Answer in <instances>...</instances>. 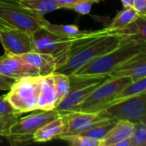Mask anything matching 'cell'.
I'll return each instance as SVG.
<instances>
[{
  "instance_id": "cell-10",
  "label": "cell",
  "mask_w": 146,
  "mask_h": 146,
  "mask_svg": "<svg viewBox=\"0 0 146 146\" xmlns=\"http://www.w3.org/2000/svg\"><path fill=\"white\" fill-rule=\"evenodd\" d=\"M0 43L8 55L21 56L34 50L32 35L5 24L0 27Z\"/></svg>"
},
{
  "instance_id": "cell-1",
  "label": "cell",
  "mask_w": 146,
  "mask_h": 146,
  "mask_svg": "<svg viewBox=\"0 0 146 146\" xmlns=\"http://www.w3.org/2000/svg\"><path fill=\"white\" fill-rule=\"evenodd\" d=\"M124 37L110 33L106 27L94 36L76 42L71 49L67 60L56 71L70 75L100 56L117 47Z\"/></svg>"
},
{
  "instance_id": "cell-32",
  "label": "cell",
  "mask_w": 146,
  "mask_h": 146,
  "mask_svg": "<svg viewBox=\"0 0 146 146\" xmlns=\"http://www.w3.org/2000/svg\"><path fill=\"white\" fill-rule=\"evenodd\" d=\"M57 3L60 7V9H70L72 8V6L79 2H82L85 0H56ZM98 3L102 1V0H96Z\"/></svg>"
},
{
  "instance_id": "cell-20",
  "label": "cell",
  "mask_w": 146,
  "mask_h": 146,
  "mask_svg": "<svg viewBox=\"0 0 146 146\" xmlns=\"http://www.w3.org/2000/svg\"><path fill=\"white\" fill-rule=\"evenodd\" d=\"M25 8L42 15L59 9L56 0H18Z\"/></svg>"
},
{
  "instance_id": "cell-18",
  "label": "cell",
  "mask_w": 146,
  "mask_h": 146,
  "mask_svg": "<svg viewBox=\"0 0 146 146\" xmlns=\"http://www.w3.org/2000/svg\"><path fill=\"white\" fill-rule=\"evenodd\" d=\"M139 42L146 43V16H138L122 29L112 33Z\"/></svg>"
},
{
  "instance_id": "cell-27",
  "label": "cell",
  "mask_w": 146,
  "mask_h": 146,
  "mask_svg": "<svg viewBox=\"0 0 146 146\" xmlns=\"http://www.w3.org/2000/svg\"><path fill=\"white\" fill-rule=\"evenodd\" d=\"M21 114L9 115L6 116H0V136H6L11 125L19 118Z\"/></svg>"
},
{
  "instance_id": "cell-35",
  "label": "cell",
  "mask_w": 146,
  "mask_h": 146,
  "mask_svg": "<svg viewBox=\"0 0 146 146\" xmlns=\"http://www.w3.org/2000/svg\"><path fill=\"white\" fill-rule=\"evenodd\" d=\"M3 22H2V21H0V27H1V26H2V25H3Z\"/></svg>"
},
{
  "instance_id": "cell-6",
  "label": "cell",
  "mask_w": 146,
  "mask_h": 146,
  "mask_svg": "<svg viewBox=\"0 0 146 146\" xmlns=\"http://www.w3.org/2000/svg\"><path fill=\"white\" fill-rule=\"evenodd\" d=\"M68 77L69 91L54 109L60 115L76 111L88 96L109 78L108 75L79 76L73 74Z\"/></svg>"
},
{
  "instance_id": "cell-29",
  "label": "cell",
  "mask_w": 146,
  "mask_h": 146,
  "mask_svg": "<svg viewBox=\"0 0 146 146\" xmlns=\"http://www.w3.org/2000/svg\"><path fill=\"white\" fill-rule=\"evenodd\" d=\"M19 114L6 99L5 96H0V116H6L9 115Z\"/></svg>"
},
{
  "instance_id": "cell-4",
  "label": "cell",
  "mask_w": 146,
  "mask_h": 146,
  "mask_svg": "<svg viewBox=\"0 0 146 146\" xmlns=\"http://www.w3.org/2000/svg\"><path fill=\"white\" fill-rule=\"evenodd\" d=\"M0 21L30 35L44 27L48 21L44 15L25 8L18 0H0Z\"/></svg>"
},
{
  "instance_id": "cell-7",
  "label": "cell",
  "mask_w": 146,
  "mask_h": 146,
  "mask_svg": "<svg viewBox=\"0 0 146 146\" xmlns=\"http://www.w3.org/2000/svg\"><path fill=\"white\" fill-rule=\"evenodd\" d=\"M60 115L54 110H40L26 117L18 118L5 136L11 145H25L34 142L33 135L42 126L56 119Z\"/></svg>"
},
{
  "instance_id": "cell-11",
  "label": "cell",
  "mask_w": 146,
  "mask_h": 146,
  "mask_svg": "<svg viewBox=\"0 0 146 146\" xmlns=\"http://www.w3.org/2000/svg\"><path fill=\"white\" fill-rule=\"evenodd\" d=\"M66 128L61 136L82 134L101 121L107 119L101 112L92 113L83 111H74L65 115ZM58 137V138H59Z\"/></svg>"
},
{
  "instance_id": "cell-12",
  "label": "cell",
  "mask_w": 146,
  "mask_h": 146,
  "mask_svg": "<svg viewBox=\"0 0 146 146\" xmlns=\"http://www.w3.org/2000/svg\"><path fill=\"white\" fill-rule=\"evenodd\" d=\"M0 74L18 80L27 76L38 75V70L22 60L20 56L4 54L0 57Z\"/></svg>"
},
{
  "instance_id": "cell-30",
  "label": "cell",
  "mask_w": 146,
  "mask_h": 146,
  "mask_svg": "<svg viewBox=\"0 0 146 146\" xmlns=\"http://www.w3.org/2000/svg\"><path fill=\"white\" fill-rule=\"evenodd\" d=\"M133 8L139 16H146V0H133Z\"/></svg>"
},
{
  "instance_id": "cell-3",
  "label": "cell",
  "mask_w": 146,
  "mask_h": 146,
  "mask_svg": "<svg viewBox=\"0 0 146 146\" xmlns=\"http://www.w3.org/2000/svg\"><path fill=\"white\" fill-rule=\"evenodd\" d=\"M97 32L98 30H95L85 36L72 38L53 33L45 27H42L36 31L32 35V38L34 50L50 55L55 59L57 67H59L67 60L73 45L77 41L88 38L95 34Z\"/></svg>"
},
{
  "instance_id": "cell-21",
  "label": "cell",
  "mask_w": 146,
  "mask_h": 146,
  "mask_svg": "<svg viewBox=\"0 0 146 146\" xmlns=\"http://www.w3.org/2000/svg\"><path fill=\"white\" fill-rule=\"evenodd\" d=\"M145 92H146V77H143L136 80H132L129 84H127L124 88L121 89V91L115 96L110 105L118 101L141 94Z\"/></svg>"
},
{
  "instance_id": "cell-34",
  "label": "cell",
  "mask_w": 146,
  "mask_h": 146,
  "mask_svg": "<svg viewBox=\"0 0 146 146\" xmlns=\"http://www.w3.org/2000/svg\"><path fill=\"white\" fill-rule=\"evenodd\" d=\"M123 7H133V0H121Z\"/></svg>"
},
{
  "instance_id": "cell-17",
  "label": "cell",
  "mask_w": 146,
  "mask_h": 146,
  "mask_svg": "<svg viewBox=\"0 0 146 146\" xmlns=\"http://www.w3.org/2000/svg\"><path fill=\"white\" fill-rule=\"evenodd\" d=\"M133 123L127 121H117L115 125L101 141L100 146H115L119 142L131 138L133 132Z\"/></svg>"
},
{
  "instance_id": "cell-13",
  "label": "cell",
  "mask_w": 146,
  "mask_h": 146,
  "mask_svg": "<svg viewBox=\"0 0 146 146\" xmlns=\"http://www.w3.org/2000/svg\"><path fill=\"white\" fill-rule=\"evenodd\" d=\"M108 76L110 78L129 77L132 80L146 77V50L125 61Z\"/></svg>"
},
{
  "instance_id": "cell-8",
  "label": "cell",
  "mask_w": 146,
  "mask_h": 146,
  "mask_svg": "<svg viewBox=\"0 0 146 146\" xmlns=\"http://www.w3.org/2000/svg\"><path fill=\"white\" fill-rule=\"evenodd\" d=\"M132 81L129 77H109L100 84L80 105L76 111L98 113L107 108L115 96Z\"/></svg>"
},
{
  "instance_id": "cell-19",
  "label": "cell",
  "mask_w": 146,
  "mask_h": 146,
  "mask_svg": "<svg viewBox=\"0 0 146 146\" xmlns=\"http://www.w3.org/2000/svg\"><path fill=\"white\" fill-rule=\"evenodd\" d=\"M138 16V13L133 7H123V9L116 14L115 18L106 28L110 33L117 32L133 21Z\"/></svg>"
},
{
  "instance_id": "cell-24",
  "label": "cell",
  "mask_w": 146,
  "mask_h": 146,
  "mask_svg": "<svg viewBox=\"0 0 146 146\" xmlns=\"http://www.w3.org/2000/svg\"><path fill=\"white\" fill-rule=\"evenodd\" d=\"M53 79V84L56 94L57 104L60 101L68 94L69 91V77L68 75L55 71L51 74Z\"/></svg>"
},
{
  "instance_id": "cell-2",
  "label": "cell",
  "mask_w": 146,
  "mask_h": 146,
  "mask_svg": "<svg viewBox=\"0 0 146 146\" xmlns=\"http://www.w3.org/2000/svg\"><path fill=\"white\" fill-rule=\"evenodd\" d=\"M144 50H146V43L124 37L123 41L117 47L86 64L72 74L79 76L108 75L125 61Z\"/></svg>"
},
{
  "instance_id": "cell-26",
  "label": "cell",
  "mask_w": 146,
  "mask_h": 146,
  "mask_svg": "<svg viewBox=\"0 0 146 146\" xmlns=\"http://www.w3.org/2000/svg\"><path fill=\"white\" fill-rule=\"evenodd\" d=\"M133 146H146V124L136 123L130 138Z\"/></svg>"
},
{
  "instance_id": "cell-16",
  "label": "cell",
  "mask_w": 146,
  "mask_h": 146,
  "mask_svg": "<svg viewBox=\"0 0 146 146\" xmlns=\"http://www.w3.org/2000/svg\"><path fill=\"white\" fill-rule=\"evenodd\" d=\"M57 105L52 75L42 76L38 110H52Z\"/></svg>"
},
{
  "instance_id": "cell-15",
  "label": "cell",
  "mask_w": 146,
  "mask_h": 146,
  "mask_svg": "<svg viewBox=\"0 0 146 146\" xmlns=\"http://www.w3.org/2000/svg\"><path fill=\"white\" fill-rule=\"evenodd\" d=\"M66 128L65 115H59L56 119L47 122L39 127L33 135L34 142H48L62 135Z\"/></svg>"
},
{
  "instance_id": "cell-22",
  "label": "cell",
  "mask_w": 146,
  "mask_h": 146,
  "mask_svg": "<svg viewBox=\"0 0 146 146\" xmlns=\"http://www.w3.org/2000/svg\"><path fill=\"white\" fill-rule=\"evenodd\" d=\"M116 122L117 121L115 119H104L95 126H93L92 127H91L90 129H88L87 131L84 132L82 134L101 142L106 137L109 132L112 129V127L115 125Z\"/></svg>"
},
{
  "instance_id": "cell-28",
  "label": "cell",
  "mask_w": 146,
  "mask_h": 146,
  "mask_svg": "<svg viewBox=\"0 0 146 146\" xmlns=\"http://www.w3.org/2000/svg\"><path fill=\"white\" fill-rule=\"evenodd\" d=\"M96 3H98L96 0H85L74 4L70 9H73L81 15H87L90 13L92 5Z\"/></svg>"
},
{
  "instance_id": "cell-14",
  "label": "cell",
  "mask_w": 146,
  "mask_h": 146,
  "mask_svg": "<svg viewBox=\"0 0 146 146\" xmlns=\"http://www.w3.org/2000/svg\"><path fill=\"white\" fill-rule=\"evenodd\" d=\"M20 57L29 65L34 67L40 76L50 75L53 74L57 68L55 59L49 54L33 50L21 55Z\"/></svg>"
},
{
  "instance_id": "cell-5",
  "label": "cell",
  "mask_w": 146,
  "mask_h": 146,
  "mask_svg": "<svg viewBox=\"0 0 146 146\" xmlns=\"http://www.w3.org/2000/svg\"><path fill=\"white\" fill-rule=\"evenodd\" d=\"M41 80L40 75L27 76L15 80L5 98L17 113L38 110Z\"/></svg>"
},
{
  "instance_id": "cell-23",
  "label": "cell",
  "mask_w": 146,
  "mask_h": 146,
  "mask_svg": "<svg viewBox=\"0 0 146 146\" xmlns=\"http://www.w3.org/2000/svg\"><path fill=\"white\" fill-rule=\"evenodd\" d=\"M46 29L56 33H59L62 35H65L68 37H72V38H79L85 36L88 33H90L92 31H87V30H80L77 26L75 25H59V24H52L49 21L45 24L44 27Z\"/></svg>"
},
{
  "instance_id": "cell-31",
  "label": "cell",
  "mask_w": 146,
  "mask_h": 146,
  "mask_svg": "<svg viewBox=\"0 0 146 146\" xmlns=\"http://www.w3.org/2000/svg\"><path fill=\"white\" fill-rule=\"evenodd\" d=\"M15 80L6 77L4 75L0 74V90L2 91H9Z\"/></svg>"
},
{
  "instance_id": "cell-9",
  "label": "cell",
  "mask_w": 146,
  "mask_h": 146,
  "mask_svg": "<svg viewBox=\"0 0 146 146\" xmlns=\"http://www.w3.org/2000/svg\"><path fill=\"white\" fill-rule=\"evenodd\" d=\"M100 112L106 118L146 124V92L118 101Z\"/></svg>"
},
{
  "instance_id": "cell-25",
  "label": "cell",
  "mask_w": 146,
  "mask_h": 146,
  "mask_svg": "<svg viewBox=\"0 0 146 146\" xmlns=\"http://www.w3.org/2000/svg\"><path fill=\"white\" fill-rule=\"evenodd\" d=\"M59 139L72 146H100L101 145L100 141L91 139L83 134L61 136Z\"/></svg>"
},
{
  "instance_id": "cell-33",
  "label": "cell",
  "mask_w": 146,
  "mask_h": 146,
  "mask_svg": "<svg viewBox=\"0 0 146 146\" xmlns=\"http://www.w3.org/2000/svg\"><path fill=\"white\" fill-rule=\"evenodd\" d=\"M115 146H133L132 145V142L130 140V139H126V140H122L121 142H119Z\"/></svg>"
}]
</instances>
